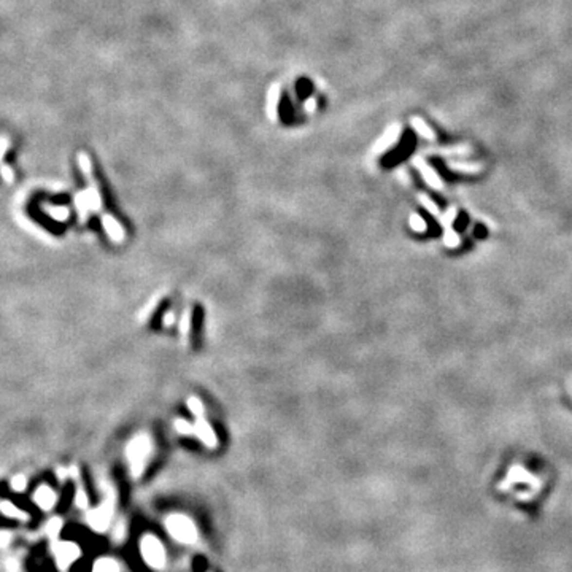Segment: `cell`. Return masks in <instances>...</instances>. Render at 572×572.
<instances>
[{"instance_id":"obj_1","label":"cell","mask_w":572,"mask_h":572,"mask_svg":"<svg viewBox=\"0 0 572 572\" xmlns=\"http://www.w3.org/2000/svg\"><path fill=\"white\" fill-rule=\"evenodd\" d=\"M166 528L175 540L182 544H194L197 540V529L188 517L170 515L166 520Z\"/></svg>"},{"instance_id":"obj_2","label":"cell","mask_w":572,"mask_h":572,"mask_svg":"<svg viewBox=\"0 0 572 572\" xmlns=\"http://www.w3.org/2000/svg\"><path fill=\"white\" fill-rule=\"evenodd\" d=\"M140 552H142V556L148 566H151V568H154V569L164 568L167 555H166L164 547H162L161 540L158 537L149 535V534L143 535L140 540Z\"/></svg>"},{"instance_id":"obj_3","label":"cell","mask_w":572,"mask_h":572,"mask_svg":"<svg viewBox=\"0 0 572 572\" xmlns=\"http://www.w3.org/2000/svg\"><path fill=\"white\" fill-rule=\"evenodd\" d=\"M149 455V442L147 437H138L135 441H132L130 445L128 447V458L130 462V469L134 472L135 477H138L143 472L145 462L148 460Z\"/></svg>"},{"instance_id":"obj_4","label":"cell","mask_w":572,"mask_h":572,"mask_svg":"<svg viewBox=\"0 0 572 572\" xmlns=\"http://www.w3.org/2000/svg\"><path fill=\"white\" fill-rule=\"evenodd\" d=\"M111 515H113V504L110 501H107L105 504H102L100 507L92 510L91 514L88 515V523L95 529V531H104V529H107V526L110 525Z\"/></svg>"},{"instance_id":"obj_5","label":"cell","mask_w":572,"mask_h":572,"mask_svg":"<svg viewBox=\"0 0 572 572\" xmlns=\"http://www.w3.org/2000/svg\"><path fill=\"white\" fill-rule=\"evenodd\" d=\"M54 553H56L57 564L62 569H65L80 556V549H78V545L74 544V542H61V544L56 545Z\"/></svg>"},{"instance_id":"obj_6","label":"cell","mask_w":572,"mask_h":572,"mask_svg":"<svg viewBox=\"0 0 572 572\" xmlns=\"http://www.w3.org/2000/svg\"><path fill=\"white\" fill-rule=\"evenodd\" d=\"M56 493H54L50 486H40V488L35 491L34 495V501L35 504L41 507L43 510H50L54 507V504H56Z\"/></svg>"},{"instance_id":"obj_7","label":"cell","mask_w":572,"mask_h":572,"mask_svg":"<svg viewBox=\"0 0 572 572\" xmlns=\"http://www.w3.org/2000/svg\"><path fill=\"white\" fill-rule=\"evenodd\" d=\"M194 434H197L199 437H201V441L202 442H205L208 447H215V443H216V437H215V434H213V431H212V427H210L205 421H202V420H199L197 421V424H196V427H194Z\"/></svg>"},{"instance_id":"obj_8","label":"cell","mask_w":572,"mask_h":572,"mask_svg":"<svg viewBox=\"0 0 572 572\" xmlns=\"http://www.w3.org/2000/svg\"><path fill=\"white\" fill-rule=\"evenodd\" d=\"M104 224H105V229L108 232V236H110L113 240H121L124 237V232H123V227L119 226L118 221H114L110 216H105L104 218Z\"/></svg>"},{"instance_id":"obj_9","label":"cell","mask_w":572,"mask_h":572,"mask_svg":"<svg viewBox=\"0 0 572 572\" xmlns=\"http://www.w3.org/2000/svg\"><path fill=\"white\" fill-rule=\"evenodd\" d=\"M92 572H119V566L111 558H100L99 561L94 564Z\"/></svg>"},{"instance_id":"obj_10","label":"cell","mask_w":572,"mask_h":572,"mask_svg":"<svg viewBox=\"0 0 572 572\" xmlns=\"http://www.w3.org/2000/svg\"><path fill=\"white\" fill-rule=\"evenodd\" d=\"M2 512L5 515H8V517H15V518H19V520H27L29 517L24 514V512H21V510H18V507H15L13 504H10V502H7L5 501L3 504H2Z\"/></svg>"},{"instance_id":"obj_11","label":"cell","mask_w":572,"mask_h":572,"mask_svg":"<svg viewBox=\"0 0 572 572\" xmlns=\"http://www.w3.org/2000/svg\"><path fill=\"white\" fill-rule=\"evenodd\" d=\"M413 124L417 126V130L420 132L421 135H424V137H427V138H434V132H431L429 129H427V126L421 121V119H417L415 118L413 119Z\"/></svg>"},{"instance_id":"obj_12","label":"cell","mask_w":572,"mask_h":572,"mask_svg":"<svg viewBox=\"0 0 572 572\" xmlns=\"http://www.w3.org/2000/svg\"><path fill=\"white\" fill-rule=\"evenodd\" d=\"M26 485H27V480H26V477H22V475H18V477L11 480V488L16 491H22L24 488H26Z\"/></svg>"},{"instance_id":"obj_13","label":"cell","mask_w":572,"mask_h":572,"mask_svg":"<svg viewBox=\"0 0 572 572\" xmlns=\"http://www.w3.org/2000/svg\"><path fill=\"white\" fill-rule=\"evenodd\" d=\"M188 406H189V410L192 412V413H196L197 417H201L202 415V412H203V408H202V406H201V402H199L196 397H191V399L188 401Z\"/></svg>"},{"instance_id":"obj_14","label":"cell","mask_w":572,"mask_h":572,"mask_svg":"<svg viewBox=\"0 0 572 572\" xmlns=\"http://www.w3.org/2000/svg\"><path fill=\"white\" fill-rule=\"evenodd\" d=\"M51 216H54L56 220H67L69 218V210L67 208H51L48 210Z\"/></svg>"},{"instance_id":"obj_15","label":"cell","mask_w":572,"mask_h":572,"mask_svg":"<svg viewBox=\"0 0 572 572\" xmlns=\"http://www.w3.org/2000/svg\"><path fill=\"white\" fill-rule=\"evenodd\" d=\"M59 529H61V520H53L50 525H48V534L50 535H56L59 533Z\"/></svg>"},{"instance_id":"obj_16","label":"cell","mask_w":572,"mask_h":572,"mask_svg":"<svg viewBox=\"0 0 572 572\" xmlns=\"http://www.w3.org/2000/svg\"><path fill=\"white\" fill-rule=\"evenodd\" d=\"M75 502H76V505H80L81 509H86V507H88V498L84 496V493H83V491L78 493V496H76V499H75Z\"/></svg>"}]
</instances>
